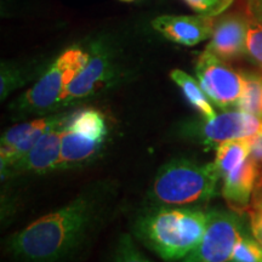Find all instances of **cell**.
I'll use <instances>...</instances> for the list:
<instances>
[{
    "label": "cell",
    "instance_id": "2e32d148",
    "mask_svg": "<svg viewBox=\"0 0 262 262\" xmlns=\"http://www.w3.org/2000/svg\"><path fill=\"white\" fill-rule=\"evenodd\" d=\"M251 137L226 141L217 146L215 153L214 166L222 179L226 173L242 165L250 157Z\"/></svg>",
    "mask_w": 262,
    "mask_h": 262
},
{
    "label": "cell",
    "instance_id": "5bb4252c",
    "mask_svg": "<svg viewBox=\"0 0 262 262\" xmlns=\"http://www.w3.org/2000/svg\"><path fill=\"white\" fill-rule=\"evenodd\" d=\"M258 168L249 157L245 162L222 178L221 194L232 210L244 214L253 198L258 179Z\"/></svg>",
    "mask_w": 262,
    "mask_h": 262
},
{
    "label": "cell",
    "instance_id": "52a82bcc",
    "mask_svg": "<svg viewBox=\"0 0 262 262\" xmlns=\"http://www.w3.org/2000/svg\"><path fill=\"white\" fill-rule=\"evenodd\" d=\"M242 215L232 209L209 210L201 243L182 262H229L235 243L244 232Z\"/></svg>",
    "mask_w": 262,
    "mask_h": 262
},
{
    "label": "cell",
    "instance_id": "44dd1931",
    "mask_svg": "<svg viewBox=\"0 0 262 262\" xmlns=\"http://www.w3.org/2000/svg\"><path fill=\"white\" fill-rule=\"evenodd\" d=\"M112 262H152L140 253L129 234H122L114 248Z\"/></svg>",
    "mask_w": 262,
    "mask_h": 262
},
{
    "label": "cell",
    "instance_id": "ac0fdd59",
    "mask_svg": "<svg viewBox=\"0 0 262 262\" xmlns=\"http://www.w3.org/2000/svg\"><path fill=\"white\" fill-rule=\"evenodd\" d=\"M35 71V70H34ZM31 67H25L11 62H3L0 70V96L2 101L8 98L15 90L19 89L32 79L35 72Z\"/></svg>",
    "mask_w": 262,
    "mask_h": 262
},
{
    "label": "cell",
    "instance_id": "3957f363",
    "mask_svg": "<svg viewBox=\"0 0 262 262\" xmlns=\"http://www.w3.org/2000/svg\"><path fill=\"white\" fill-rule=\"evenodd\" d=\"M220 179L214 163L172 159L156 173L147 193L148 206L201 208L216 195Z\"/></svg>",
    "mask_w": 262,
    "mask_h": 262
},
{
    "label": "cell",
    "instance_id": "ffe728a7",
    "mask_svg": "<svg viewBox=\"0 0 262 262\" xmlns=\"http://www.w3.org/2000/svg\"><path fill=\"white\" fill-rule=\"evenodd\" d=\"M247 212L251 234L262 245V172L258 173L256 187Z\"/></svg>",
    "mask_w": 262,
    "mask_h": 262
},
{
    "label": "cell",
    "instance_id": "30bf717a",
    "mask_svg": "<svg viewBox=\"0 0 262 262\" xmlns=\"http://www.w3.org/2000/svg\"><path fill=\"white\" fill-rule=\"evenodd\" d=\"M71 111H61L38 119L16 124L6 130L0 141V166L2 170L17 162L28 153L37 142L51 127L64 123L70 117Z\"/></svg>",
    "mask_w": 262,
    "mask_h": 262
},
{
    "label": "cell",
    "instance_id": "7a4b0ae2",
    "mask_svg": "<svg viewBox=\"0 0 262 262\" xmlns=\"http://www.w3.org/2000/svg\"><path fill=\"white\" fill-rule=\"evenodd\" d=\"M209 210L178 206H147L137 216L134 233L168 262L183 260L201 243Z\"/></svg>",
    "mask_w": 262,
    "mask_h": 262
},
{
    "label": "cell",
    "instance_id": "ba28073f",
    "mask_svg": "<svg viewBox=\"0 0 262 262\" xmlns=\"http://www.w3.org/2000/svg\"><path fill=\"white\" fill-rule=\"evenodd\" d=\"M185 135L206 149H216L226 141L250 139L262 134V118L243 111H225L212 119L183 126Z\"/></svg>",
    "mask_w": 262,
    "mask_h": 262
},
{
    "label": "cell",
    "instance_id": "8992f818",
    "mask_svg": "<svg viewBox=\"0 0 262 262\" xmlns=\"http://www.w3.org/2000/svg\"><path fill=\"white\" fill-rule=\"evenodd\" d=\"M89 54L86 66L61 95L57 112L100 94L119 79L117 62L108 48L96 42L91 45Z\"/></svg>",
    "mask_w": 262,
    "mask_h": 262
},
{
    "label": "cell",
    "instance_id": "603a6c76",
    "mask_svg": "<svg viewBox=\"0 0 262 262\" xmlns=\"http://www.w3.org/2000/svg\"><path fill=\"white\" fill-rule=\"evenodd\" d=\"M247 56L262 68V25L249 19L247 34Z\"/></svg>",
    "mask_w": 262,
    "mask_h": 262
},
{
    "label": "cell",
    "instance_id": "4fadbf2b",
    "mask_svg": "<svg viewBox=\"0 0 262 262\" xmlns=\"http://www.w3.org/2000/svg\"><path fill=\"white\" fill-rule=\"evenodd\" d=\"M216 19V17L204 15H164L153 19L152 27L170 41L185 47H194L211 38Z\"/></svg>",
    "mask_w": 262,
    "mask_h": 262
},
{
    "label": "cell",
    "instance_id": "d4e9b609",
    "mask_svg": "<svg viewBox=\"0 0 262 262\" xmlns=\"http://www.w3.org/2000/svg\"><path fill=\"white\" fill-rule=\"evenodd\" d=\"M250 158L257 165L258 171L262 172V134L251 137Z\"/></svg>",
    "mask_w": 262,
    "mask_h": 262
},
{
    "label": "cell",
    "instance_id": "e0dca14e",
    "mask_svg": "<svg viewBox=\"0 0 262 262\" xmlns=\"http://www.w3.org/2000/svg\"><path fill=\"white\" fill-rule=\"evenodd\" d=\"M244 89L235 104L237 110L262 118V75L254 72H243Z\"/></svg>",
    "mask_w": 262,
    "mask_h": 262
},
{
    "label": "cell",
    "instance_id": "9a60e30c",
    "mask_svg": "<svg viewBox=\"0 0 262 262\" xmlns=\"http://www.w3.org/2000/svg\"><path fill=\"white\" fill-rule=\"evenodd\" d=\"M170 78L181 89L187 102L201 114L203 119L209 120L216 117V112L212 107L210 98L206 96L201 84L194 78L181 70L171 71Z\"/></svg>",
    "mask_w": 262,
    "mask_h": 262
},
{
    "label": "cell",
    "instance_id": "d6986e66",
    "mask_svg": "<svg viewBox=\"0 0 262 262\" xmlns=\"http://www.w3.org/2000/svg\"><path fill=\"white\" fill-rule=\"evenodd\" d=\"M229 262H262V245L245 231L235 243Z\"/></svg>",
    "mask_w": 262,
    "mask_h": 262
},
{
    "label": "cell",
    "instance_id": "cb8c5ba5",
    "mask_svg": "<svg viewBox=\"0 0 262 262\" xmlns=\"http://www.w3.org/2000/svg\"><path fill=\"white\" fill-rule=\"evenodd\" d=\"M238 3L250 21L262 25V0H238Z\"/></svg>",
    "mask_w": 262,
    "mask_h": 262
},
{
    "label": "cell",
    "instance_id": "9c48e42d",
    "mask_svg": "<svg viewBox=\"0 0 262 262\" xmlns=\"http://www.w3.org/2000/svg\"><path fill=\"white\" fill-rule=\"evenodd\" d=\"M195 75L206 96L222 110L235 107L243 94L244 74L208 50L203 51L196 60Z\"/></svg>",
    "mask_w": 262,
    "mask_h": 262
},
{
    "label": "cell",
    "instance_id": "277c9868",
    "mask_svg": "<svg viewBox=\"0 0 262 262\" xmlns=\"http://www.w3.org/2000/svg\"><path fill=\"white\" fill-rule=\"evenodd\" d=\"M89 51L73 47L62 52L44 71L32 88L10 106L16 118L48 116L57 112L58 101L66 88L89 61Z\"/></svg>",
    "mask_w": 262,
    "mask_h": 262
},
{
    "label": "cell",
    "instance_id": "6da1fadb",
    "mask_svg": "<svg viewBox=\"0 0 262 262\" xmlns=\"http://www.w3.org/2000/svg\"><path fill=\"white\" fill-rule=\"evenodd\" d=\"M118 186L98 180L67 204L41 216L6 243L19 262H70L78 257L113 214Z\"/></svg>",
    "mask_w": 262,
    "mask_h": 262
},
{
    "label": "cell",
    "instance_id": "484cf974",
    "mask_svg": "<svg viewBox=\"0 0 262 262\" xmlns=\"http://www.w3.org/2000/svg\"><path fill=\"white\" fill-rule=\"evenodd\" d=\"M122 2H134V0H122Z\"/></svg>",
    "mask_w": 262,
    "mask_h": 262
},
{
    "label": "cell",
    "instance_id": "5b68a950",
    "mask_svg": "<svg viewBox=\"0 0 262 262\" xmlns=\"http://www.w3.org/2000/svg\"><path fill=\"white\" fill-rule=\"evenodd\" d=\"M110 139L107 118L95 108L71 111L62 131L57 170L84 168L101 156Z\"/></svg>",
    "mask_w": 262,
    "mask_h": 262
},
{
    "label": "cell",
    "instance_id": "7c38bea8",
    "mask_svg": "<svg viewBox=\"0 0 262 262\" xmlns=\"http://www.w3.org/2000/svg\"><path fill=\"white\" fill-rule=\"evenodd\" d=\"M249 18L244 12H232L216 19L214 33L205 50L222 61L231 62L247 55Z\"/></svg>",
    "mask_w": 262,
    "mask_h": 262
},
{
    "label": "cell",
    "instance_id": "7402d4cb",
    "mask_svg": "<svg viewBox=\"0 0 262 262\" xmlns=\"http://www.w3.org/2000/svg\"><path fill=\"white\" fill-rule=\"evenodd\" d=\"M198 15L219 17L229 9L234 0H183Z\"/></svg>",
    "mask_w": 262,
    "mask_h": 262
},
{
    "label": "cell",
    "instance_id": "8fae6325",
    "mask_svg": "<svg viewBox=\"0 0 262 262\" xmlns=\"http://www.w3.org/2000/svg\"><path fill=\"white\" fill-rule=\"evenodd\" d=\"M64 123L51 127L28 153L6 169L2 170L3 181L22 175H42L57 170Z\"/></svg>",
    "mask_w": 262,
    "mask_h": 262
}]
</instances>
